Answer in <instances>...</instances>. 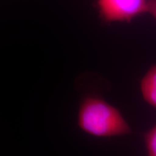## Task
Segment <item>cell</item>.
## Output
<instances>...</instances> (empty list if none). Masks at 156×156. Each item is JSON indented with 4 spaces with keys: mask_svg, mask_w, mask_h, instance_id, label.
Here are the masks:
<instances>
[{
    "mask_svg": "<svg viewBox=\"0 0 156 156\" xmlns=\"http://www.w3.org/2000/svg\"><path fill=\"white\" fill-rule=\"evenodd\" d=\"M80 92L77 122L82 131L97 137H113L132 133L130 126L116 107L95 90L77 85Z\"/></svg>",
    "mask_w": 156,
    "mask_h": 156,
    "instance_id": "cell-1",
    "label": "cell"
},
{
    "mask_svg": "<svg viewBox=\"0 0 156 156\" xmlns=\"http://www.w3.org/2000/svg\"><path fill=\"white\" fill-rule=\"evenodd\" d=\"M140 91L144 100L156 108V64L152 66L142 78Z\"/></svg>",
    "mask_w": 156,
    "mask_h": 156,
    "instance_id": "cell-3",
    "label": "cell"
},
{
    "mask_svg": "<svg viewBox=\"0 0 156 156\" xmlns=\"http://www.w3.org/2000/svg\"><path fill=\"white\" fill-rule=\"evenodd\" d=\"M99 17L104 23H131L147 14L149 0H95Z\"/></svg>",
    "mask_w": 156,
    "mask_h": 156,
    "instance_id": "cell-2",
    "label": "cell"
},
{
    "mask_svg": "<svg viewBox=\"0 0 156 156\" xmlns=\"http://www.w3.org/2000/svg\"><path fill=\"white\" fill-rule=\"evenodd\" d=\"M147 156H156V124L144 136Z\"/></svg>",
    "mask_w": 156,
    "mask_h": 156,
    "instance_id": "cell-4",
    "label": "cell"
},
{
    "mask_svg": "<svg viewBox=\"0 0 156 156\" xmlns=\"http://www.w3.org/2000/svg\"><path fill=\"white\" fill-rule=\"evenodd\" d=\"M147 14H150L156 20V0H149Z\"/></svg>",
    "mask_w": 156,
    "mask_h": 156,
    "instance_id": "cell-5",
    "label": "cell"
}]
</instances>
